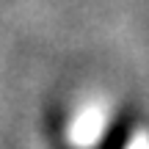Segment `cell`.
Listing matches in <instances>:
<instances>
[{
	"label": "cell",
	"mask_w": 149,
	"mask_h": 149,
	"mask_svg": "<svg viewBox=\"0 0 149 149\" xmlns=\"http://www.w3.org/2000/svg\"><path fill=\"white\" fill-rule=\"evenodd\" d=\"M130 138H133V119L130 116H119L105 127L97 149H127Z\"/></svg>",
	"instance_id": "6da1fadb"
}]
</instances>
